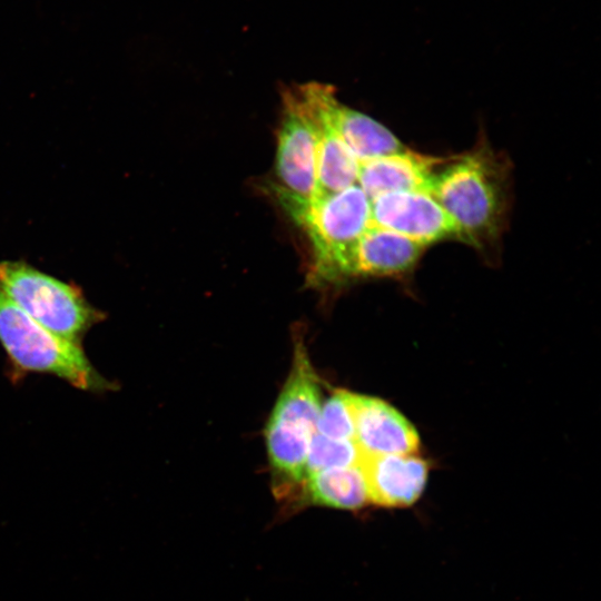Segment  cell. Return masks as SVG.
<instances>
[{"label":"cell","mask_w":601,"mask_h":601,"mask_svg":"<svg viewBox=\"0 0 601 601\" xmlns=\"http://www.w3.org/2000/svg\"><path fill=\"white\" fill-rule=\"evenodd\" d=\"M510 166L486 144L451 157L434 175L430 194L452 217L460 239L486 250L499 245L510 203Z\"/></svg>","instance_id":"cell-1"},{"label":"cell","mask_w":601,"mask_h":601,"mask_svg":"<svg viewBox=\"0 0 601 601\" xmlns=\"http://www.w3.org/2000/svg\"><path fill=\"white\" fill-rule=\"evenodd\" d=\"M297 89L309 114L316 136V198L355 185L359 161L345 145L332 122L331 104L335 98L333 88L311 82L298 86Z\"/></svg>","instance_id":"cell-7"},{"label":"cell","mask_w":601,"mask_h":601,"mask_svg":"<svg viewBox=\"0 0 601 601\" xmlns=\"http://www.w3.org/2000/svg\"><path fill=\"white\" fill-rule=\"evenodd\" d=\"M275 169L278 200L296 220L317 193L316 136L297 88L283 95Z\"/></svg>","instance_id":"cell-6"},{"label":"cell","mask_w":601,"mask_h":601,"mask_svg":"<svg viewBox=\"0 0 601 601\" xmlns=\"http://www.w3.org/2000/svg\"><path fill=\"white\" fill-rule=\"evenodd\" d=\"M316 433L334 440L354 441V423L347 391H336L322 404Z\"/></svg>","instance_id":"cell-16"},{"label":"cell","mask_w":601,"mask_h":601,"mask_svg":"<svg viewBox=\"0 0 601 601\" xmlns=\"http://www.w3.org/2000/svg\"><path fill=\"white\" fill-rule=\"evenodd\" d=\"M368 502L377 506L403 509L422 496L428 477L427 462L416 454H361Z\"/></svg>","instance_id":"cell-10"},{"label":"cell","mask_w":601,"mask_h":601,"mask_svg":"<svg viewBox=\"0 0 601 601\" xmlns=\"http://www.w3.org/2000/svg\"><path fill=\"white\" fill-rule=\"evenodd\" d=\"M302 485L305 502L314 505L355 511L370 503L358 464L312 474Z\"/></svg>","instance_id":"cell-14"},{"label":"cell","mask_w":601,"mask_h":601,"mask_svg":"<svg viewBox=\"0 0 601 601\" xmlns=\"http://www.w3.org/2000/svg\"><path fill=\"white\" fill-rule=\"evenodd\" d=\"M447 159L404 148L397 152L361 161L356 184L370 199L394 191L430 194L436 170Z\"/></svg>","instance_id":"cell-12"},{"label":"cell","mask_w":601,"mask_h":601,"mask_svg":"<svg viewBox=\"0 0 601 601\" xmlns=\"http://www.w3.org/2000/svg\"><path fill=\"white\" fill-rule=\"evenodd\" d=\"M0 344L14 372L49 374L76 388L104 393L112 384L90 363L82 345L61 338L24 313L0 286Z\"/></svg>","instance_id":"cell-3"},{"label":"cell","mask_w":601,"mask_h":601,"mask_svg":"<svg viewBox=\"0 0 601 601\" xmlns=\"http://www.w3.org/2000/svg\"><path fill=\"white\" fill-rule=\"evenodd\" d=\"M359 457L353 440H334L315 433L307 452L304 479L325 470L355 465Z\"/></svg>","instance_id":"cell-15"},{"label":"cell","mask_w":601,"mask_h":601,"mask_svg":"<svg viewBox=\"0 0 601 601\" xmlns=\"http://www.w3.org/2000/svg\"><path fill=\"white\" fill-rule=\"evenodd\" d=\"M295 221L305 228L312 244L309 279L336 283L345 254L371 226V199L355 184L316 198Z\"/></svg>","instance_id":"cell-5"},{"label":"cell","mask_w":601,"mask_h":601,"mask_svg":"<svg viewBox=\"0 0 601 601\" xmlns=\"http://www.w3.org/2000/svg\"><path fill=\"white\" fill-rule=\"evenodd\" d=\"M322 408L318 376L297 339L288 377L265 428L273 473L282 485L302 484L307 452Z\"/></svg>","instance_id":"cell-2"},{"label":"cell","mask_w":601,"mask_h":601,"mask_svg":"<svg viewBox=\"0 0 601 601\" xmlns=\"http://www.w3.org/2000/svg\"><path fill=\"white\" fill-rule=\"evenodd\" d=\"M371 224L425 247L443 239H460L455 221L425 191H394L371 199Z\"/></svg>","instance_id":"cell-8"},{"label":"cell","mask_w":601,"mask_h":601,"mask_svg":"<svg viewBox=\"0 0 601 601\" xmlns=\"http://www.w3.org/2000/svg\"><path fill=\"white\" fill-rule=\"evenodd\" d=\"M0 286L36 322L76 344L81 345L88 331L106 318L77 285L47 275L24 262H0Z\"/></svg>","instance_id":"cell-4"},{"label":"cell","mask_w":601,"mask_h":601,"mask_svg":"<svg viewBox=\"0 0 601 601\" xmlns=\"http://www.w3.org/2000/svg\"><path fill=\"white\" fill-rule=\"evenodd\" d=\"M354 442L361 454H416L420 437L414 426L386 402L347 392Z\"/></svg>","instance_id":"cell-9"},{"label":"cell","mask_w":601,"mask_h":601,"mask_svg":"<svg viewBox=\"0 0 601 601\" xmlns=\"http://www.w3.org/2000/svg\"><path fill=\"white\" fill-rule=\"evenodd\" d=\"M424 248L405 236L371 224L345 254L338 282L405 274L417 263Z\"/></svg>","instance_id":"cell-11"},{"label":"cell","mask_w":601,"mask_h":601,"mask_svg":"<svg viewBox=\"0 0 601 601\" xmlns=\"http://www.w3.org/2000/svg\"><path fill=\"white\" fill-rule=\"evenodd\" d=\"M331 119L339 137L359 162L405 148L387 128L339 104L336 97L331 104Z\"/></svg>","instance_id":"cell-13"}]
</instances>
